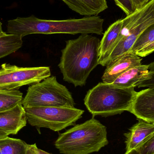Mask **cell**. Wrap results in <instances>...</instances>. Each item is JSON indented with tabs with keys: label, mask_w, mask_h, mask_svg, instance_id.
I'll list each match as a JSON object with an SVG mask.
<instances>
[{
	"label": "cell",
	"mask_w": 154,
	"mask_h": 154,
	"mask_svg": "<svg viewBox=\"0 0 154 154\" xmlns=\"http://www.w3.org/2000/svg\"><path fill=\"white\" fill-rule=\"evenodd\" d=\"M100 42L97 37L89 34L66 41L58 65L64 81L75 87L86 84L90 74L99 65Z\"/></svg>",
	"instance_id": "obj_1"
},
{
	"label": "cell",
	"mask_w": 154,
	"mask_h": 154,
	"mask_svg": "<svg viewBox=\"0 0 154 154\" xmlns=\"http://www.w3.org/2000/svg\"><path fill=\"white\" fill-rule=\"evenodd\" d=\"M104 20L97 15L65 20L40 19L32 15L7 22V33L23 38L32 34H103Z\"/></svg>",
	"instance_id": "obj_2"
},
{
	"label": "cell",
	"mask_w": 154,
	"mask_h": 154,
	"mask_svg": "<svg viewBox=\"0 0 154 154\" xmlns=\"http://www.w3.org/2000/svg\"><path fill=\"white\" fill-rule=\"evenodd\" d=\"M108 144L106 127L94 117L60 134L55 146L64 154H90Z\"/></svg>",
	"instance_id": "obj_3"
},
{
	"label": "cell",
	"mask_w": 154,
	"mask_h": 154,
	"mask_svg": "<svg viewBox=\"0 0 154 154\" xmlns=\"http://www.w3.org/2000/svg\"><path fill=\"white\" fill-rule=\"evenodd\" d=\"M137 93L134 88H123L100 82L88 91L84 104L93 117L115 116L129 111Z\"/></svg>",
	"instance_id": "obj_4"
},
{
	"label": "cell",
	"mask_w": 154,
	"mask_h": 154,
	"mask_svg": "<svg viewBox=\"0 0 154 154\" xmlns=\"http://www.w3.org/2000/svg\"><path fill=\"white\" fill-rule=\"evenodd\" d=\"M122 20L120 34L108 58L106 66L129 52L141 33L154 23V0Z\"/></svg>",
	"instance_id": "obj_5"
},
{
	"label": "cell",
	"mask_w": 154,
	"mask_h": 154,
	"mask_svg": "<svg viewBox=\"0 0 154 154\" xmlns=\"http://www.w3.org/2000/svg\"><path fill=\"white\" fill-rule=\"evenodd\" d=\"M24 109L32 107H75V100L66 86L52 76L31 85L22 101Z\"/></svg>",
	"instance_id": "obj_6"
},
{
	"label": "cell",
	"mask_w": 154,
	"mask_h": 154,
	"mask_svg": "<svg viewBox=\"0 0 154 154\" xmlns=\"http://www.w3.org/2000/svg\"><path fill=\"white\" fill-rule=\"evenodd\" d=\"M29 124L59 132L75 125L84 111L75 107H32L24 109Z\"/></svg>",
	"instance_id": "obj_7"
},
{
	"label": "cell",
	"mask_w": 154,
	"mask_h": 154,
	"mask_svg": "<svg viewBox=\"0 0 154 154\" xmlns=\"http://www.w3.org/2000/svg\"><path fill=\"white\" fill-rule=\"evenodd\" d=\"M51 76L49 67H20L5 63L0 69V90L18 89L40 82Z\"/></svg>",
	"instance_id": "obj_8"
},
{
	"label": "cell",
	"mask_w": 154,
	"mask_h": 154,
	"mask_svg": "<svg viewBox=\"0 0 154 154\" xmlns=\"http://www.w3.org/2000/svg\"><path fill=\"white\" fill-rule=\"evenodd\" d=\"M27 121L21 102L12 108L0 112V132L7 137L16 134L26 125Z\"/></svg>",
	"instance_id": "obj_9"
},
{
	"label": "cell",
	"mask_w": 154,
	"mask_h": 154,
	"mask_svg": "<svg viewBox=\"0 0 154 154\" xmlns=\"http://www.w3.org/2000/svg\"><path fill=\"white\" fill-rule=\"evenodd\" d=\"M128 112L138 119L154 123V88L137 92Z\"/></svg>",
	"instance_id": "obj_10"
},
{
	"label": "cell",
	"mask_w": 154,
	"mask_h": 154,
	"mask_svg": "<svg viewBox=\"0 0 154 154\" xmlns=\"http://www.w3.org/2000/svg\"><path fill=\"white\" fill-rule=\"evenodd\" d=\"M142 59L135 53L128 52L120 57L106 68L102 76L103 82L112 83L117 78L131 68L142 65Z\"/></svg>",
	"instance_id": "obj_11"
},
{
	"label": "cell",
	"mask_w": 154,
	"mask_h": 154,
	"mask_svg": "<svg viewBox=\"0 0 154 154\" xmlns=\"http://www.w3.org/2000/svg\"><path fill=\"white\" fill-rule=\"evenodd\" d=\"M138 119V122L125 134L126 152L136 149L154 133V123Z\"/></svg>",
	"instance_id": "obj_12"
},
{
	"label": "cell",
	"mask_w": 154,
	"mask_h": 154,
	"mask_svg": "<svg viewBox=\"0 0 154 154\" xmlns=\"http://www.w3.org/2000/svg\"><path fill=\"white\" fill-rule=\"evenodd\" d=\"M122 25V19L118 20L111 24L103 34L99 48V65L106 66L108 58L117 41Z\"/></svg>",
	"instance_id": "obj_13"
},
{
	"label": "cell",
	"mask_w": 154,
	"mask_h": 154,
	"mask_svg": "<svg viewBox=\"0 0 154 154\" xmlns=\"http://www.w3.org/2000/svg\"><path fill=\"white\" fill-rule=\"evenodd\" d=\"M149 75V65H141L129 69L111 84L123 88H134L141 82L147 79Z\"/></svg>",
	"instance_id": "obj_14"
},
{
	"label": "cell",
	"mask_w": 154,
	"mask_h": 154,
	"mask_svg": "<svg viewBox=\"0 0 154 154\" xmlns=\"http://www.w3.org/2000/svg\"><path fill=\"white\" fill-rule=\"evenodd\" d=\"M77 13L85 16L97 15L108 8L106 0H61Z\"/></svg>",
	"instance_id": "obj_15"
},
{
	"label": "cell",
	"mask_w": 154,
	"mask_h": 154,
	"mask_svg": "<svg viewBox=\"0 0 154 154\" xmlns=\"http://www.w3.org/2000/svg\"><path fill=\"white\" fill-rule=\"evenodd\" d=\"M22 45V38L5 32L0 35V59L15 52Z\"/></svg>",
	"instance_id": "obj_16"
},
{
	"label": "cell",
	"mask_w": 154,
	"mask_h": 154,
	"mask_svg": "<svg viewBox=\"0 0 154 154\" xmlns=\"http://www.w3.org/2000/svg\"><path fill=\"white\" fill-rule=\"evenodd\" d=\"M28 146L20 139L7 137L0 139V154H26Z\"/></svg>",
	"instance_id": "obj_17"
},
{
	"label": "cell",
	"mask_w": 154,
	"mask_h": 154,
	"mask_svg": "<svg viewBox=\"0 0 154 154\" xmlns=\"http://www.w3.org/2000/svg\"><path fill=\"white\" fill-rule=\"evenodd\" d=\"M23 100V93L18 89L0 90V112L12 108Z\"/></svg>",
	"instance_id": "obj_18"
},
{
	"label": "cell",
	"mask_w": 154,
	"mask_h": 154,
	"mask_svg": "<svg viewBox=\"0 0 154 154\" xmlns=\"http://www.w3.org/2000/svg\"><path fill=\"white\" fill-rule=\"evenodd\" d=\"M154 41V23L141 33L129 52L135 54L146 45Z\"/></svg>",
	"instance_id": "obj_19"
},
{
	"label": "cell",
	"mask_w": 154,
	"mask_h": 154,
	"mask_svg": "<svg viewBox=\"0 0 154 154\" xmlns=\"http://www.w3.org/2000/svg\"><path fill=\"white\" fill-rule=\"evenodd\" d=\"M135 150L139 154H154V133Z\"/></svg>",
	"instance_id": "obj_20"
},
{
	"label": "cell",
	"mask_w": 154,
	"mask_h": 154,
	"mask_svg": "<svg viewBox=\"0 0 154 154\" xmlns=\"http://www.w3.org/2000/svg\"><path fill=\"white\" fill-rule=\"evenodd\" d=\"M116 5L119 7L127 16L130 15L136 11L131 0H114Z\"/></svg>",
	"instance_id": "obj_21"
},
{
	"label": "cell",
	"mask_w": 154,
	"mask_h": 154,
	"mask_svg": "<svg viewBox=\"0 0 154 154\" xmlns=\"http://www.w3.org/2000/svg\"><path fill=\"white\" fill-rule=\"evenodd\" d=\"M149 70L148 79L138 83V88H154V61L149 64Z\"/></svg>",
	"instance_id": "obj_22"
},
{
	"label": "cell",
	"mask_w": 154,
	"mask_h": 154,
	"mask_svg": "<svg viewBox=\"0 0 154 154\" xmlns=\"http://www.w3.org/2000/svg\"><path fill=\"white\" fill-rule=\"evenodd\" d=\"M154 51V41L144 47L135 53L141 57H146Z\"/></svg>",
	"instance_id": "obj_23"
},
{
	"label": "cell",
	"mask_w": 154,
	"mask_h": 154,
	"mask_svg": "<svg viewBox=\"0 0 154 154\" xmlns=\"http://www.w3.org/2000/svg\"><path fill=\"white\" fill-rule=\"evenodd\" d=\"M152 0H131L136 11L145 6Z\"/></svg>",
	"instance_id": "obj_24"
},
{
	"label": "cell",
	"mask_w": 154,
	"mask_h": 154,
	"mask_svg": "<svg viewBox=\"0 0 154 154\" xmlns=\"http://www.w3.org/2000/svg\"><path fill=\"white\" fill-rule=\"evenodd\" d=\"M37 148L38 147L36 144L32 145L28 144L26 154H38L37 152Z\"/></svg>",
	"instance_id": "obj_25"
},
{
	"label": "cell",
	"mask_w": 154,
	"mask_h": 154,
	"mask_svg": "<svg viewBox=\"0 0 154 154\" xmlns=\"http://www.w3.org/2000/svg\"><path fill=\"white\" fill-rule=\"evenodd\" d=\"M125 154H139L137 152V151L135 149L131 150V151H128V152H126Z\"/></svg>",
	"instance_id": "obj_26"
},
{
	"label": "cell",
	"mask_w": 154,
	"mask_h": 154,
	"mask_svg": "<svg viewBox=\"0 0 154 154\" xmlns=\"http://www.w3.org/2000/svg\"><path fill=\"white\" fill-rule=\"evenodd\" d=\"M37 152H38V154H51L45 152V151H43V150H41V149L37 148Z\"/></svg>",
	"instance_id": "obj_27"
},
{
	"label": "cell",
	"mask_w": 154,
	"mask_h": 154,
	"mask_svg": "<svg viewBox=\"0 0 154 154\" xmlns=\"http://www.w3.org/2000/svg\"><path fill=\"white\" fill-rule=\"evenodd\" d=\"M4 32L2 30V23L0 22V35L4 33Z\"/></svg>",
	"instance_id": "obj_28"
},
{
	"label": "cell",
	"mask_w": 154,
	"mask_h": 154,
	"mask_svg": "<svg viewBox=\"0 0 154 154\" xmlns=\"http://www.w3.org/2000/svg\"><path fill=\"white\" fill-rule=\"evenodd\" d=\"M7 136H5V135L4 134L2 133H1L0 132V139H2V138H5V137H7Z\"/></svg>",
	"instance_id": "obj_29"
}]
</instances>
